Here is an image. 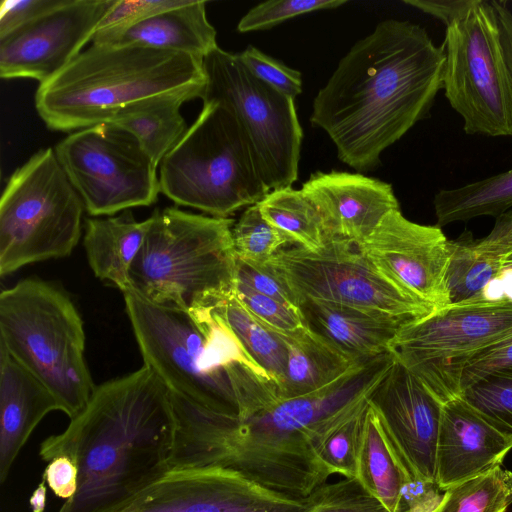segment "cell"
<instances>
[{
	"label": "cell",
	"mask_w": 512,
	"mask_h": 512,
	"mask_svg": "<svg viewBox=\"0 0 512 512\" xmlns=\"http://www.w3.org/2000/svg\"><path fill=\"white\" fill-rule=\"evenodd\" d=\"M380 378L378 365L360 364L319 391L280 399L247 418L204 409L170 391L176 431L169 470L225 468L272 491L307 498L330 478L317 443Z\"/></svg>",
	"instance_id": "obj_1"
},
{
	"label": "cell",
	"mask_w": 512,
	"mask_h": 512,
	"mask_svg": "<svg viewBox=\"0 0 512 512\" xmlns=\"http://www.w3.org/2000/svg\"><path fill=\"white\" fill-rule=\"evenodd\" d=\"M445 54L427 31L387 19L357 41L313 101L310 122L340 161L374 170L382 152L430 112L443 88Z\"/></svg>",
	"instance_id": "obj_2"
},
{
	"label": "cell",
	"mask_w": 512,
	"mask_h": 512,
	"mask_svg": "<svg viewBox=\"0 0 512 512\" xmlns=\"http://www.w3.org/2000/svg\"><path fill=\"white\" fill-rule=\"evenodd\" d=\"M176 420L169 388L148 366L95 387L67 428L39 455L70 458L76 494L58 512H118L169 471Z\"/></svg>",
	"instance_id": "obj_3"
},
{
	"label": "cell",
	"mask_w": 512,
	"mask_h": 512,
	"mask_svg": "<svg viewBox=\"0 0 512 512\" xmlns=\"http://www.w3.org/2000/svg\"><path fill=\"white\" fill-rule=\"evenodd\" d=\"M144 365L204 409L247 418L278 402L276 381L212 308L190 314L123 293Z\"/></svg>",
	"instance_id": "obj_4"
},
{
	"label": "cell",
	"mask_w": 512,
	"mask_h": 512,
	"mask_svg": "<svg viewBox=\"0 0 512 512\" xmlns=\"http://www.w3.org/2000/svg\"><path fill=\"white\" fill-rule=\"evenodd\" d=\"M204 86L203 59L137 44H91L39 84L35 107L49 129L72 133L107 123L142 99Z\"/></svg>",
	"instance_id": "obj_5"
},
{
	"label": "cell",
	"mask_w": 512,
	"mask_h": 512,
	"mask_svg": "<svg viewBox=\"0 0 512 512\" xmlns=\"http://www.w3.org/2000/svg\"><path fill=\"white\" fill-rule=\"evenodd\" d=\"M129 272V289L143 299L190 314L211 308L234 287L233 218L155 210Z\"/></svg>",
	"instance_id": "obj_6"
},
{
	"label": "cell",
	"mask_w": 512,
	"mask_h": 512,
	"mask_svg": "<svg viewBox=\"0 0 512 512\" xmlns=\"http://www.w3.org/2000/svg\"><path fill=\"white\" fill-rule=\"evenodd\" d=\"M0 345L43 383L70 419L95 389L87 367L82 318L56 286L27 278L0 294Z\"/></svg>",
	"instance_id": "obj_7"
},
{
	"label": "cell",
	"mask_w": 512,
	"mask_h": 512,
	"mask_svg": "<svg viewBox=\"0 0 512 512\" xmlns=\"http://www.w3.org/2000/svg\"><path fill=\"white\" fill-rule=\"evenodd\" d=\"M160 191L178 205L230 218L270 190L249 140L224 107L204 103L195 122L160 163Z\"/></svg>",
	"instance_id": "obj_8"
},
{
	"label": "cell",
	"mask_w": 512,
	"mask_h": 512,
	"mask_svg": "<svg viewBox=\"0 0 512 512\" xmlns=\"http://www.w3.org/2000/svg\"><path fill=\"white\" fill-rule=\"evenodd\" d=\"M85 205L54 149L37 151L10 176L0 200V275L69 256Z\"/></svg>",
	"instance_id": "obj_9"
},
{
	"label": "cell",
	"mask_w": 512,
	"mask_h": 512,
	"mask_svg": "<svg viewBox=\"0 0 512 512\" xmlns=\"http://www.w3.org/2000/svg\"><path fill=\"white\" fill-rule=\"evenodd\" d=\"M443 90L466 134L512 136V83L490 1L475 0L445 29Z\"/></svg>",
	"instance_id": "obj_10"
},
{
	"label": "cell",
	"mask_w": 512,
	"mask_h": 512,
	"mask_svg": "<svg viewBox=\"0 0 512 512\" xmlns=\"http://www.w3.org/2000/svg\"><path fill=\"white\" fill-rule=\"evenodd\" d=\"M204 103L227 109L245 132L269 190L297 180L303 131L294 100L252 75L237 53L216 47L203 59Z\"/></svg>",
	"instance_id": "obj_11"
},
{
	"label": "cell",
	"mask_w": 512,
	"mask_h": 512,
	"mask_svg": "<svg viewBox=\"0 0 512 512\" xmlns=\"http://www.w3.org/2000/svg\"><path fill=\"white\" fill-rule=\"evenodd\" d=\"M268 264L300 303L311 300L348 306L404 324L436 310L383 275L356 243L338 237L330 236L318 251L285 247Z\"/></svg>",
	"instance_id": "obj_12"
},
{
	"label": "cell",
	"mask_w": 512,
	"mask_h": 512,
	"mask_svg": "<svg viewBox=\"0 0 512 512\" xmlns=\"http://www.w3.org/2000/svg\"><path fill=\"white\" fill-rule=\"evenodd\" d=\"M510 335L511 303L447 306L402 326L389 352L445 403L470 359Z\"/></svg>",
	"instance_id": "obj_13"
},
{
	"label": "cell",
	"mask_w": 512,
	"mask_h": 512,
	"mask_svg": "<svg viewBox=\"0 0 512 512\" xmlns=\"http://www.w3.org/2000/svg\"><path fill=\"white\" fill-rule=\"evenodd\" d=\"M54 152L91 216L150 206L161 192L158 167L132 134L113 124L74 131Z\"/></svg>",
	"instance_id": "obj_14"
},
{
	"label": "cell",
	"mask_w": 512,
	"mask_h": 512,
	"mask_svg": "<svg viewBox=\"0 0 512 512\" xmlns=\"http://www.w3.org/2000/svg\"><path fill=\"white\" fill-rule=\"evenodd\" d=\"M307 498L267 489L220 467L172 469L118 512H304Z\"/></svg>",
	"instance_id": "obj_15"
},
{
	"label": "cell",
	"mask_w": 512,
	"mask_h": 512,
	"mask_svg": "<svg viewBox=\"0 0 512 512\" xmlns=\"http://www.w3.org/2000/svg\"><path fill=\"white\" fill-rule=\"evenodd\" d=\"M117 0H65L56 9L0 37V76L41 83L63 70L91 42Z\"/></svg>",
	"instance_id": "obj_16"
},
{
	"label": "cell",
	"mask_w": 512,
	"mask_h": 512,
	"mask_svg": "<svg viewBox=\"0 0 512 512\" xmlns=\"http://www.w3.org/2000/svg\"><path fill=\"white\" fill-rule=\"evenodd\" d=\"M368 402L409 476L436 480L437 443L444 403L395 358L369 395Z\"/></svg>",
	"instance_id": "obj_17"
},
{
	"label": "cell",
	"mask_w": 512,
	"mask_h": 512,
	"mask_svg": "<svg viewBox=\"0 0 512 512\" xmlns=\"http://www.w3.org/2000/svg\"><path fill=\"white\" fill-rule=\"evenodd\" d=\"M358 247L383 275L420 300L436 310L449 305V240L437 225L412 222L395 209Z\"/></svg>",
	"instance_id": "obj_18"
},
{
	"label": "cell",
	"mask_w": 512,
	"mask_h": 512,
	"mask_svg": "<svg viewBox=\"0 0 512 512\" xmlns=\"http://www.w3.org/2000/svg\"><path fill=\"white\" fill-rule=\"evenodd\" d=\"M301 191L318 210L329 236L362 243L392 210L391 184L350 172H316Z\"/></svg>",
	"instance_id": "obj_19"
},
{
	"label": "cell",
	"mask_w": 512,
	"mask_h": 512,
	"mask_svg": "<svg viewBox=\"0 0 512 512\" xmlns=\"http://www.w3.org/2000/svg\"><path fill=\"white\" fill-rule=\"evenodd\" d=\"M512 441L460 397L443 404L436 481L443 489L485 474L501 463Z\"/></svg>",
	"instance_id": "obj_20"
},
{
	"label": "cell",
	"mask_w": 512,
	"mask_h": 512,
	"mask_svg": "<svg viewBox=\"0 0 512 512\" xmlns=\"http://www.w3.org/2000/svg\"><path fill=\"white\" fill-rule=\"evenodd\" d=\"M60 410L48 388L0 345V482L50 412Z\"/></svg>",
	"instance_id": "obj_21"
},
{
	"label": "cell",
	"mask_w": 512,
	"mask_h": 512,
	"mask_svg": "<svg viewBox=\"0 0 512 512\" xmlns=\"http://www.w3.org/2000/svg\"><path fill=\"white\" fill-rule=\"evenodd\" d=\"M306 326L353 361L389 353L392 340L406 325L356 308L306 300L300 305Z\"/></svg>",
	"instance_id": "obj_22"
},
{
	"label": "cell",
	"mask_w": 512,
	"mask_h": 512,
	"mask_svg": "<svg viewBox=\"0 0 512 512\" xmlns=\"http://www.w3.org/2000/svg\"><path fill=\"white\" fill-rule=\"evenodd\" d=\"M216 34L207 19L206 2L189 0L185 5L155 14L100 44H137L204 59L218 47Z\"/></svg>",
	"instance_id": "obj_23"
},
{
	"label": "cell",
	"mask_w": 512,
	"mask_h": 512,
	"mask_svg": "<svg viewBox=\"0 0 512 512\" xmlns=\"http://www.w3.org/2000/svg\"><path fill=\"white\" fill-rule=\"evenodd\" d=\"M150 219L137 221L130 210L118 216L89 218L85 222L84 248L95 276L123 293L129 289V272L137 257Z\"/></svg>",
	"instance_id": "obj_24"
},
{
	"label": "cell",
	"mask_w": 512,
	"mask_h": 512,
	"mask_svg": "<svg viewBox=\"0 0 512 512\" xmlns=\"http://www.w3.org/2000/svg\"><path fill=\"white\" fill-rule=\"evenodd\" d=\"M202 94L188 89L148 97L122 108L107 123L132 134L158 167L188 130L181 106Z\"/></svg>",
	"instance_id": "obj_25"
},
{
	"label": "cell",
	"mask_w": 512,
	"mask_h": 512,
	"mask_svg": "<svg viewBox=\"0 0 512 512\" xmlns=\"http://www.w3.org/2000/svg\"><path fill=\"white\" fill-rule=\"evenodd\" d=\"M279 335L287 354L281 399L319 391L361 363L339 352L307 326L295 333Z\"/></svg>",
	"instance_id": "obj_26"
},
{
	"label": "cell",
	"mask_w": 512,
	"mask_h": 512,
	"mask_svg": "<svg viewBox=\"0 0 512 512\" xmlns=\"http://www.w3.org/2000/svg\"><path fill=\"white\" fill-rule=\"evenodd\" d=\"M408 478L368 402L355 479L389 512H395L400 491Z\"/></svg>",
	"instance_id": "obj_27"
},
{
	"label": "cell",
	"mask_w": 512,
	"mask_h": 512,
	"mask_svg": "<svg viewBox=\"0 0 512 512\" xmlns=\"http://www.w3.org/2000/svg\"><path fill=\"white\" fill-rule=\"evenodd\" d=\"M437 226L476 217H499L512 209V169L453 189L433 198Z\"/></svg>",
	"instance_id": "obj_28"
},
{
	"label": "cell",
	"mask_w": 512,
	"mask_h": 512,
	"mask_svg": "<svg viewBox=\"0 0 512 512\" xmlns=\"http://www.w3.org/2000/svg\"><path fill=\"white\" fill-rule=\"evenodd\" d=\"M211 308L228 326L247 353L276 381L280 391L287 358L281 336L257 319L238 300L234 288Z\"/></svg>",
	"instance_id": "obj_29"
},
{
	"label": "cell",
	"mask_w": 512,
	"mask_h": 512,
	"mask_svg": "<svg viewBox=\"0 0 512 512\" xmlns=\"http://www.w3.org/2000/svg\"><path fill=\"white\" fill-rule=\"evenodd\" d=\"M257 206L262 216L296 246L318 251L330 237L316 207L292 186L270 190Z\"/></svg>",
	"instance_id": "obj_30"
},
{
	"label": "cell",
	"mask_w": 512,
	"mask_h": 512,
	"mask_svg": "<svg viewBox=\"0 0 512 512\" xmlns=\"http://www.w3.org/2000/svg\"><path fill=\"white\" fill-rule=\"evenodd\" d=\"M448 306L469 305L502 272V258L475 248L472 237L449 240Z\"/></svg>",
	"instance_id": "obj_31"
},
{
	"label": "cell",
	"mask_w": 512,
	"mask_h": 512,
	"mask_svg": "<svg viewBox=\"0 0 512 512\" xmlns=\"http://www.w3.org/2000/svg\"><path fill=\"white\" fill-rule=\"evenodd\" d=\"M512 503V471L495 469L446 489L436 512H505Z\"/></svg>",
	"instance_id": "obj_32"
},
{
	"label": "cell",
	"mask_w": 512,
	"mask_h": 512,
	"mask_svg": "<svg viewBox=\"0 0 512 512\" xmlns=\"http://www.w3.org/2000/svg\"><path fill=\"white\" fill-rule=\"evenodd\" d=\"M368 399L333 427L316 445L317 457L330 476L355 479Z\"/></svg>",
	"instance_id": "obj_33"
},
{
	"label": "cell",
	"mask_w": 512,
	"mask_h": 512,
	"mask_svg": "<svg viewBox=\"0 0 512 512\" xmlns=\"http://www.w3.org/2000/svg\"><path fill=\"white\" fill-rule=\"evenodd\" d=\"M236 258L267 264L281 249L294 245L282 231L269 223L257 204L247 207L232 228Z\"/></svg>",
	"instance_id": "obj_34"
},
{
	"label": "cell",
	"mask_w": 512,
	"mask_h": 512,
	"mask_svg": "<svg viewBox=\"0 0 512 512\" xmlns=\"http://www.w3.org/2000/svg\"><path fill=\"white\" fill-rule=\"evenodd\" d=\"M512 441V370L489 374L458 396Z\"/></svg>",
	"instance_id": "obj_35"
},
{
	"label": "cell",
	"mask_w": 512,
	"mask_h": 512,
	"mask_svg": "<svg viewBox=\"0 0 512 512\" xmlns=\"http://www.w3.org/2000/svg\"><path fill=\"white\" fill-rule=\"evenodd\" d=\"M304 512H389L356 479L327 482L308 496Z\"/></svg>",
	"instance_id": "obj_36"
},
{
	"label": "cell",
	"mask_w": 512,
	"mask_h": 512,
	"mask_svg": "<svg viewBox=\"0 0 512 512\" xmlns=\"http://www.w3.org/2000/svg\"><path fill=\"white\" fill-rule=\"evenodd\" d=\"M346 0H272L252 7L238 22L241 33L270 29L282 22L318 10L334 9Z\"/></svg>",
	"instance_id": "obj_37"
},
{
	"label": "cell",
	"mask_w": 512,
	"mask_h": 512,
	"mask_svg": "<svg viewBox=\"0 0 512 512\" xmlns=\"http://www.w3.org/2000/svg\"><path fill=\"white\" fill-rule=\"evenodd\" d=\"M238 300L261 322L279 334H291L306 327L301 310L258 293L234 281Z\"/></svg>",
	"instance_id": "obj_38"
},
{
	"label": "cell",
	"mask_w": 512,
	"mask_h": 512,
	"mask_svg": "<svg viewBox=\"0 0 512 512\" xmlns=\"http://www.w3.org/2000/svg\"><path fill=\"white\" fill-rule=\"evenodd\" d=\"M189 0H117L101 21L91 43L100 44L109 37L165 10L179 7Z\"/></svg>",
	"instance_id": "obj_39"
},
{
	"label": "cell",
	"mask_w": 512,
	"mask_h": 512,
	"mask_svg": "<svg viewBox=\"0 0 512 512\" xmlns=\"http://www.w3.org/2000/svg\"><path fill=\"white\" fill-rule=\"evenodd\" d=\"M237 56L252 75L281 94L293 100L301 94L302 77L298 70L286 66L251 45L237 53Z\"/></svg>",
	"instance_id": "obj_40"
},
{
	"label": "cell",
	"mask_w": 512,
	"mask_h": 512,
	"mask_svg": "<svg viewBox=\"0 0 512 512\" xmlns=\"http://www.w3.org/2000/svg\"><path fill=\"white\" fill-rule=\"evenodd\" d=\"M254 291L300 309V301L285 281L267 264H253L236 258L235 280Z\"/></svg>",
	"instance_id": "obj_41"
},
{
	"label": "cell",
	"mask_w": 512,
	"mask_h": 512,
	"mask_svg": "<svg viewBox=\"0 0 512 512\" xmlns=\"http://www.w3.org/2000/svg\"><path fill=\"white\" fill-rule=\"evenodd\" d=\"M512 370V335L474 355L464 367L460 393L481 378L500 371Z\"/></svg>",
	"instance_id": "obj_42"
},
{
	"label": "cell",
	"mask_w": 512,
	"mask_h": 512,
	"mask_svg": "<svg viewBox=\"0 0 512 512\" xmlns=\"http://www.w3.org/2000/svg\"><path fill=\"white\" fill-rule=\"evenodd\" d=\"M445 491L436 480L410 477L400 491L395 512H436Z\"/></svg>",
	"instance_id": "obj_43"
},
{
	"label": "cell",
	"mask_w": 512,
	"mask_h": 512,
	"mask_svg": "<svg viewBox=\"0 0 512 512\" xmlns=\"http://www.w3.org/2000/svg\"><path fill=\"white\" fill-rule=\"evenodd\" d=\"M65 0H5L0 8V37L61 6Z\"/></svg>",
	"instance_id": "obj_44"
},
{
	"label": "cell",
	"mask_w": 512,
	"mask_h": 512,
	"mask_svg": "<svg viewBox=\"0 0 512 512\" xmlns=\"http://www.w3.org/2000/svg\"><path fill=\"white\" fill-rule=\"evenodd\" d=\"M42 479L46 481L55 496L69 500L77 492L78 469L70 458L55 457L45 467Z\"/></svg>",
	"instance_id": "obj_45"
},
{
	"label": "cell",
	"mask_w": 512,
	"mask_h": 512,
	"mask_svg": "<svg viewBox=\"0 0 512 512\" xmlns=\"http://www.w3.org/2000/svg\"><path fill=\"white\" fill-rule=\"evenodd\" d=\"M474 246L482 252L500 258L512 251V209L496 218L488 235L474 239Z\"/></svg>",
	"instance_id": "obj_46"
},
{
	"label": "cell",
	"mask_w": 512,
	"mask_h": 512,
	"mask_svg": "<svg viewBox=\"0 0 512 512\" xmlns=\"http://www.w3.org/2000/svg\"><path fill=\"white\" fill-rule=\"evenodd\" d=\"M475 0H403L439 20L447 27L460 18L474 4Z\"/></svg>",
	"instance_id": "obj_47"
},
{
	"label": "cell",
	"mask_w": 512,
	"mask_h": 512,
	"mask_svg": "<svg viewBox=\"0 0 512 512\" xmlns=\"http://www.w3.org/2000/svg\"><path fill=\"white\" fill-rule=\"evenodd\" d=\"M498 22L504 58L512 83V11L506 1H490Z\"/></svg>",
	"instance_id": "obj_48"
},
{
	"label": "cell",
	"mask_w": 512,
	"mask_h": 512,
	"mask_svg": "<svg viewBox=\"0 0 512 512\" xmlns=\"http://www.w3.org/2000/svg\"><path fill=\"white\" fill-rule=\"evenodd\" d=\"M512 304V271L504 270L472 304Z\"/></svg>",
	"instance_id": "obj_49"
},
{
	"label": "cell",
	"mask_w": 512,
	"mask_h": 512,
	"mask_svg": "<svg viewBox=\"0 0 512 512\" xmlns=\"http://www.w3.org/2000/svg\"><path fill=\"white\" fill-rule=\"evenodd\" d=\"M46 484V481L42 479V481L37 485L36 489L30 496L29 505L31 508V512H44L47 498Z\"/></svg>",
	"instance_id": "obj_50"
},
{
	"label": "cell",
	"mask_w": 512,
	"mask_h": 512,
	"mask_svg": "<svg viewBox=\"0 0 512 512\" xmlns=\"http://www.w3.org/2000/svg\"><path fill=\"white\" fill-rule=\"evenodd\" d=\"M504 270L512 271V262L502 261V271H504Z\"/></svg>",
	"instance_id": "obj_51"
},
{
	"label": "cell",
	"mask_w": 512,
	"mask_h": 512,
	"mask_svg": "<svg viewBox=\"0 0 512 512\" xmlns=\"http://www.w3.org/2000/svg\"><path fill=\"white\" fill-rule=\"evenodd\" d=\"M502 261H504V262H512V251H510L507 255L502 257Z\"/></svg>",
	"instance_id": "obj_52"
}]
</instances>
